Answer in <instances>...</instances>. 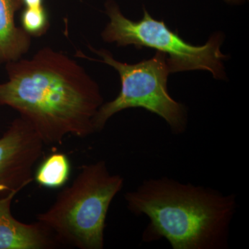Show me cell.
I'll return each instance as SVG.
<instances>
[{
    "instance_id": "8",
    "label": "cell",
    "mask_w": 249,
    "mask_h": 249,
    "mask_svg": "<svg viewBox=\"0 0 249 249\" xmlns=\"http://www.w3.org/2000/svg\"><path fill=\"white\" fill-rule=\"evenodd\" d=\"M22 0H0V64L22 58L29 52L31 36L15 22Z\"/></svg>"
},
{
    "instance_id": "2",
    "label": "cell",
    "mask_w": 249,
    "mask_h": 249,
    "mask_svg": "<svg viewBox=\"0 0 249 249\" xmlns=\"http://www.w3.org/2000/svg\"><path fill=\"white\" fill-rule=\"evenodd\" d=\"M127 209L148 218L142 241L165 240L173 249H226L237 196L168 177L142 181L124 195Z\"/></svg>"
},
{
    "instance_id": "5",
    "label": "cell",
    "mask_w": 249,
    "mask_h": 249,
    "mask_svg": "<svg viewBox=\"0 0 249 249\" xmlns=\"http://www.w3.org/2000/svg\"><path fill=\"white\" fill-rule=\"evenodd\" d=\"M89 49L103 59V63L118 72L121 83L119 95L112 101L103 103L98 109L94 121L96 132L102 131L113 116L130 108H142L157 114L166 122L175 135L186 130V108L168 92L167 83L171 72L166 54L157 52L151 58L127 64L116 60L106 49Z\"/></svg>"
},
{
    "instance_id": "6",
    "label": "cell",
    "mask_w": 249,
    "mask_h": 249,
    "mask_svg": "<svg viewBox=\"0 0 249 249\" xmlns=\"http://www.w3.org/2000/svg\"><path fill=\"white\" fill-rule=\"evenodd\" d=\"M45 145L20 116L0 137V199L20 192L34 180V168Z\"/></svg>"
},
{
    "instance_id": "12",
    "label": "cell",
    "mask_w": 249,
    "mask_h": 249,
    "mask_svg": "<svg viewBox=\"0 0 249 249\" xmlns=\"http://www.w3.org/2000/svg\"><path fill=\"white\" fill-rule=\"evenodd\" d=\"M226 3L231 5H241L244 4L247 0H224Z\"/></svg>"
},
{
    "instance_id": "3",
    "label": "cell",
    "mask_w": 249,
    "mask_h": 249,
    "mask_svg": "<svg viewBox=\"0 0 249 249\" xmlns=\"http://www.w3.org/2000/svg\"><path fill=\"white\" fill-rule=\"evenodd\" d=\"M124 185V178L111 173L105 160L83 165L71 184L57 195L47 211L37 214V221L60 244L103 249L108 211Z\"/></svg>"
},
{
    "instance_id": "7",
    "label": "cell",
    "mask_w": 249,
    "mask_h": 249,
    "mask_svg": "<svg viewBox=\"0 0 249 249\" xmlns=\"http://www.w3.org/2000/svg\"><path fill=\"white\" fill-rule=\"evenodd\" d=\"M19 193L0 199V249H49L60 245L43 224H26L14 217L11 206Z\"/></svg>"
},
{
    "instance_id": "10",
    "label": "cell",
    "mask_w": 249,
    "mask_h": 249,
    "mask_svg": "<svg viewBox=\"0 0 249 249\" xmlns=\"http://www.w3.org/2000/svg\"><path fill=\"white\" fill-rule=\"evenodd\" d=\"M22 28L30 36L40 37L48 31L50 22L47 10L40 7H25L21 14Z\"/></svg>"
},
{
    "instance_id": "9",
    "label": "cell",
    "mask_w": 249,
    "mask_h": 249,
    "mask_svg": "<svg viewBox=\"0 0 249 249\" xmlns=\"http://www.w3.org/2000/svg\"><path fill=\"white\" fill-rule=\"evenodd\" d=\"M70 174V159L63 152H55L42 160L34 171V180L44 188L57 189L66 184Z\"/></svg>"
},
{
    "instance_id": "4",
    "label": "cell",
    "mask_w": 249,
    "mask_h": 249,
    "mask_svg": "<svg viewBox=\"0 0 249 249\" xmlns=\"http://www.w3.org/2000/svg\"><path fill=\"white\" fill-rule=\"evenodd\" d=\"M105 8L109 21L101 33L104 42L118 47H147L166 54L171 73L201 70L210 72L214 79L225 80L224 61L228 56L221 52L222 34H214L204 45H193L170 30L163 21L152 18L145 8L139 21L125 17L114 0H107Z\"/></svg>"
},
{
    "instance_id": "1",
    "label": "cell",
    "mask_w": 249,
    "mask_h": 249,
    "mask_svg": "<svg viewBox=\"0 0 249 249\" xmlns=\"http://www.w3.org/2000/svg\"><path fill=\"white\" fill-rule=\"evenodd\" d=\"M0 106L18 111L45 145H61L67 136L96 133L95 117L104 103L99 86L78 62L50 47L29 59L6 64Z\"/></svg>"
},
{
    "instance_id": "11",
    "label": "cell",
    "mask_w": 249,
    "mask_h": 249,
    "mask_svg": "<svg viewBox=\"0 0 249 249\" xmlns=\"http://www.w3.org/2000/svg\"><path fill=\"white\" fill-rule=\"evenodd\" d=\"M25 7H40L43 6V0H22Z\"/></svg>"
}]
</instances>
